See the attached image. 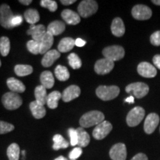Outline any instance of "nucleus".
Segmentation results:
<instances>
[{
	"mask_svg": "<svg viewBox=\"0 0 160 160\" xmlns=\"http://www.w3.org/2000/svg\"><path fill=\"white\" fill-rule=\"evenodd\" d=\"M105 121V115L98 111H89L80 118L79 124L82 128H90L97 125Z\"/></svg>",
	"mask_w": 160,
	"mask_h": 160,
	"instance_id": "nucleus-1",
	"label": "nucleus"
},
{
	"mask_svg": "<svg viewBox=\"0 0 160 160\" xmlns=\"http://www.w3.org/2000/svg\"><path fill=\"white\" fill-rule=\"evenodd\" d=\"M120 89L116 85L99 86L96 90L97 96L103 101H109L118 97L119 94Z\"/></svg>",
	"mask_w": 160,
	"mask_h": 160,
	"instance_id": "nucleus-2",
	"label": "nucleus"
},
{
	"mask_svg": "<svg viewBox=\"0 0 160 160\" xmlns=\"http://www.w3.org/2000/svg\"><path fill=\"white\" fill-rule=\"evenodd\" d=\"M2 104L6 109L13 111L19 108L22 104L21 97L14 92H8L2 97Z\"/></svg>",
	"mask_w": 160,
	"mask_h": 160,
	"instance_id": "nucleus-3",
	"label": "nucleus"
},
{
	"mask_svg": "<svg viewBox=\"0 0 160 160\" xmlns=\"http://www.w3.org/2000/svg\"><path fill=\"white\" fill-rule=\"evenodd\" d=\"M98 10V4L93 0H84L78 6L79 15L83 18H87L94 14Z\"/></svg>",
	"mask_w": 160,
	"mask_h": 160,
	"instance_id": "nucleus-4",
	"label": "nucleus"
},
{
	"mask_svg": "<svg viewBox=\"0 0 160 160\" xmlns=\"http://www.w3.org/2000/svg\"><path fill=\"white\" fill-rule=\"evenodd\" d=\"M145 115V111L144 108L139 106L133 108L131 111L128 113L126 117V122L128 125L130 127H135L142 121Z\"/></svg>",
	"mask_w": 160,
	"mask_h": 160,
	"instance_id": "nucleus-5",
	"label": "nucleus"
},
{
	"mask_svg": "<svg viewBox=\"0 0 160 160\" xmlns=\"http://www.w3.org/2000/svg\"><path fill=\"white\" fill-rule=\"evenodd\" d=\"M102 54L106 59L115 62L122 59L125 56V50L119 45L108 46L103 49Z\"/></svg>",
	"mask_w": 160,
	"mask_h": 160,
	"instance_id": "nucleus-6",
	"label": "nucleus"
},
{
	"mask_svg": "<svg viewBox=\"0 0 160 160\" xmlns=\"http://www.w3.org/2000/svg\"><path fill=\"white\" fill-rule=\"evenodd\" d=\"M125 91L133 94L137 99H141L148 93L149 87L144 82H134L126 86Z\"/></svg>",
	"mask_w": 160,
	"mask_h": 160,
	"instance_id": "nucleus-7",
	"label": "nucleus"
},
{
	"mask_svg": "<svg viewBox=\"0 0 160 160\" xmlns=\"http://www.w3.org/2000/svg\"><path fill=\"white\" fill-rule=\"evenodd\" d=\"M13 15L9 5L3 4L0 6V25L6 29H11V21L13 19Z\"/></svg>",
	"mask_w": 160,
	"mask_h": 160,
	"instance_id": "nucleus-8",
	"label": "nucleus"
},
{
	"mask_svg": "<svg viewBox=\"0 0 160 160\" xmlns=\"http://www.w3.org/2000/svg\"><path fill=\"white\" fill-rule=\"evenodd\" d=\"M113 126L108 121H103L96 126L93 131V137L97 140H102L107 137L111 133Z\"/></svg>",
	"mask_w": 160,
	"mask_h": 160,
	"instance_id": "nucleus-9",
	"label": "nucleus"
},
{
	"mask_svg": "<svg viewBox=\"0 0 160 160\" xmlns=\"http://www.w3.org/2000/svg\"><path fill=\"white\" fill-rule=\"evenodd\" d=\"M131 13L135 19L142 21L149 19L152 16V11L145 5H137L133 8Z\"/></svg>",
	"mask_w": 160,
	"mask_h": 160,
	"instance_id": "nucleus-10",
	"label": "nucleus"
},
{
	"mask_svg": "<svg viewBox=\"0 0 160 160\" xmlns=\"http://www.w3.org/2000/svg\"><path fill=\"white\" fill-rule=\"evenodd\" d=\"M114 68V62L103 58L97 61L94 65V71L97 74L105 75L108 74Z\"/></svg>",
	"mask_w": 160,
	"mask_h": 160,
	"instance_id": "nucleus-11",
	"label": "nucleus"
},
{
	"mask_svg": "<svg viewBox=\"0 0 160 160\" xmlns=\"http://www.w3.org/2000/svg\"><path fill=\"white\" fill-rule=\"evenodd\" d=\"M109 155L112 160H126L127 148L125 144L117 143L113 145L110 150Z\"/></svg>",
	"mask_w": 160,
	"mask_h": 160,
	"instance_id": "nucleus-12",
	"label": "nucleus"
},
{
	"mask_svg": "<svg viewBox=\"0 0 160 160\" xmlns=\"http://www.w3.org/2000/svg\"><path fill=\"white\" fill-rule=\"evenodd\" d=\"M138 73L145 78H153L157 74V68L147 62H142L137 66Z\"/></svg>",
	"mask_w": 160,
	"mask_h": 160,
	"instance_id": "nucleus-13",
	"label": "nucleus"
},
{
	"mask_svg": "<svg viewBox=\"0 0 160 160\" xmlns=\"http://www.w3.org/2000/svg\"><path fill=\"white\" fill-rule=\"evenodd\" d=\"M159 123V117L155 113H151L147 116L144 123V131L147 134L153 133Z\"/></svg>",
	"mask_w": 160,
	"mask_h": 160,
	"instance_id": "nucleus-14",
	"label": "nucleus"
},
{
	"mask_svg": "<svg viewBox=\"0 0 160 160\" xmlns=\"http://www.w3.org/2000/svg\"><path fill=\"white\" fill-rule=\"evenodd\" d=\"M46 33H47V29L43 25H31L30 26L29 30L27 31L28 34L32 36L33 40L39 42L42 39V38L45 37Z\"/></svg>",
	"mask_w": 160,
	"mask_h": 160,
	"instance_id": "nucleus-15",
	"label": "nucleus"
},
{
	"mask_svg": "<svg viewBox=\"0 0 160 160\" xmlns=\"http://www.w3.org/2000/svg\"><path fill=\"white\" fill-rule=\"evenodd\" d=\"M80 93H81V90H80L79 86L74 85H71L63 91L62 99L65 102H71L72 100L79 97Z\"/></svg>",
	"mask_w": 160,
	"mask_h": 160,
	"instance_id": "nucleus-16",
	"label": "nucleus"
},
{
	"mask_svg": "<svg viewBox=\"0 0 160 160\" xmlns=\"http://www.w3.org/2000/svg\"><path fill=\"white\" fill-rule=\"evenodd\" d=\"M62 17L65 22L71 25H76L81 21L80 16L76 12L69 9H65L62 12Z\"/></svg>",
	"mask_w": 160,
	"mask_h": 160,
	"instance_id": "nucleus-17",
	"label": "nucleus"
},
{
	"mask_svg": "<svg viewBox=\"0 0 160 160\" xmlns=\"http://www.w3.org/2000/svg\"><path fill=\"white\" fill-rule=\"evenodd\" d=\"M60 57V53L57 50H50L44 55L42 59V65L45 68H48L54 63L56 60Z\"/></svg>",
	"mask_w": 160,
	"mask_h": 160,
	"instance_id": "nucleus-18",
	"label": "nucleus"
},
{
	"mask_svg": "<svg viewBox=\"0 0 160 160\" xmlns=\"http://www.w3.org/2000/svg\"><path fill=\"white\" fill-rule=\"evenodd\" d=\"M111 32L115 37H120L125 34V28L122 19L119 17L115 18L111 24Z\"/></svg>",
	"mask_w": 160,
	"mask_h": 160,
	"instance_id": "nucleus-19",
	"label": "nucleus"
},
{
	"mask_svg": "<svg viewBox=\"0 0 160 160\" xmlns=\"http://www.w3.org/2000/svg\"><path fill=\"white\" fill-rule=\"evenodd\" d=\"M65 30V24L62 21H57L52 22L51 23L49 24V25L47 28V32L51 33L53 36H57L63 33Z\"/></svg>",
	"mask_w": 160,
	"mask_h": 160,
	"instance_id": "nucleus-20",
	"label": "nucleus"
},
{
	"mask_svg": "<svg viewBox=\"0 0 160 160\" xmlns=\"http://www.w3.org/2000/svg\"><path fill=\"white\" fill-rule=\"evenodd\" d=\"M30 109H31L33 117L36 118V119H42L46 114V110L44 105L38 103L36 100L31 102V104H30Z\"/></svg>",
	"mask_w": 160,
	"mask_h": 160,
	"instance_id": "nucleus-21",
	"label": "nucleus"
},
{
	"mask_svg": "<svg viewBox=\"0 0 160 160\" xmlns=\"http://www.w3.org/2000/svg\"><path fill=\"white\" fill-rule=\"evenodd\" d=\"M53 44V36L51 33H46L45 37L40 41V54H45L50 51Z\"/></svg>",
	"mask_w": 160,
	"mask_h": 160,
	"instance_id": "nucleus-22",
	"label": "nucleus"
},
{
	"mask_svg": "<svg viewBox=\"0 0 160 160\" xmlns=\"http://www.w3.org/2000/svg\"><path fill=\"white\" fill-rule=\"evenodd\" d=\"M7 85L12 92L14 93H23L25 91V86L21 81L15 78L11 77L8 79Z\"/></svg>",
	"mask_w": 160,
	"mask_h": 160,
	"instance_id": "nucleus-23",
	"label": "nucleus"
},
{
	"mask_svg": "<svg viewBox=\"0 0 160 160\" xmlns=\"http://www.w3.org/2000/svg\"><path fill=\"white\" fill-rule=\"evenodd\" d=\"M75 46V40L73 38L65 37L59 42L58 45V51L61 53H66L71 51Z\"/></svg>",
	"mask_w": 160,
	"mask_h": 160,
	"instance_id": "nucleus-24",
	"label": "nucleus"
},
{
	"mask_svg": "<svg viewBox=\"0 0 160 160\" xmlns=\"http://www.w3.org/2000/svg\"><path fill=\"white\" fill-rule=\"evenodd\" d=\"M40 82L42 85L44 86L46 89H50L53 88L54 85V78L51 71H45L42 72L40 76Z\"/></svg>",
	"mask_w": 160,
	"mask_h": 160,
	"instance_id": "nucleus-25",
	"label": "nucleus"
},
{
	"mask_svg": "<svg viewBox=\"0 0 160 160\" xmlns=\"http://www.w3.org/2000/svg\"><path fill=\"white\" fill-rule=\"evenodd\" d=\"M78 134V145L80 148H85L89 145L91 138L88 133L85 131L83 128H78L77 129Z\"/></svg>",
	"mask_w": 160,
	"mask_h": 160,
	"instance_id": "nucleus-26",
	"label": "nucleus"
},
{
	"mask_svg": "<svg viewBox=\"0 0 160 160\" xmlns=\"http://www.w3.org/2000/svg\"><path fill=\"white\" fill-rule=\"evenodd\" d=\"M34 94L36 97V101H37L38 103L41 104V105H45V104L47 103V91H46V88L44 86L42 85L37 86L35 88Z\"/></svg>",
	"mask_w": 160,
	"mask_h": 160,
	"instance_id": "nucleus-27",
	"label": "nucleus"
},
{
	"mask_svg": "<svg viewBox=\"0 0 160 160\" xmlns=\"http://www.w3.org/2000/svg\"><path fill=\"white\" fill-rule=\"evenodd\" d=\"M62 97V94L59 91H53L50 94L48 95L47 105L49 108L55 109L58 107L59 100Z\"/></svg>",
	"mask_w": 160,
	"mask_h": 160,
	"instance_id": "nucleus-28",
	"label": "nucleus"
},
{
	"mask_svg": "<svg viewBox=\"0 0 160 160\" xmlns=\"http://www.w3.org/2000/svg\"><path fill=\"white\" fill-rule=\"evenodd\" d=\"M24 17L28 23L31 25H35L37 22L39 21L40 16L37 10L33 8H30L27 10L24 13Z\"/></svg>",
	"mask_w": 160,
	"mask_h": 160,
	"instance_id": "nucleus-29",
	"label": "nucleus"
},
{
	"mask_svg": "<svg viewBox=\"0 0 160 160\" xmlns=\"http://www.w3.org/2000/svg\"><path fill=\"white\" fill-rule=\"evenodd\" d=\"M53 149L55 150V151H58V150L62 148H67L69 146L68 142L60 134H56L53 136Z\"/></svg>",
	"mask_w": 160,
	"mask_h": 160,
	"instance_id": "nucleus-30",
	"label": "nucleus"
},
{
	"mask_svg": "<svg viewBox=\"0 0 160 160\" xmlns=\"http://www.w3.org/2000/svg\"><path fill=\"white\" fill-rule=\"evenodd\" d=\"M55 76L59 81H66L70 78V73L67 68L59 65L55 69Z\"/></svg>",
	"mask_w": 160,
	"mask_h": 160,
	"instance_id": "nucleus-31",
	"label": "nucleus"
},
{
	"mask_svg": "<svg viewBox=\"0 0 160 160\" xmlns=\"http://www.w3.org/2000/svg\"><path fill=\"white\" fill-rule=\"evenodd\" d=\"M7 155L9 160H19L20 155L19 146L17 143L10 145L7 150Z\"/></svg>",
	"mask_w": 160,
	"mask_h": 160,
	"instance_id": "nucleus-32",
	"label": "nucleus"
},
{
	"mask_svg": "<svg viewBox=\"0 0 160 160\" xmlns=\"http://www.w3.org/2000/svg\"><path fill=\"white\" fill-rule=\"evenodd\" d=\"M14 71L19 77H25L31 74L33 68L29 65H17L14 68Z\"/></svg>",
	"mask_w": 160,
	"mask_h": 160,
	"instance_id": "nucleus-33",
	"label": "nucleus"
},
{
	"mask_svg": "<svg viewBox=\"0 0 160 160\" xmlns=\"http://www.w3.org/2000/svg\"><path fill=\"white\" fill-rule=\"evenodd\" d=\"M11 49L10 40L7 37L0 38V53L3 57H7Z\"/></svg>",
	"mask_w": 160,
	"mask_h": 160,
	"instance_id": "nucleus-34",
	"label": "nucleus"
},
{
	"mask_svg": "<svg viewBox=\"0 0 160 160\" xmlns=\"http://www.w3.org/2000/svg\"><path fill=\"white\" fill-rule=\"evenodd\" d=\"M68 63L73 69H79L82 67V61L78 55L75 53H70L68 57Z\"/></svg>",
	"mask_w": 160,
	"mask_h": 160,
	"instance_id": "nucleus-35",
	"label": "nucleus"
},
{
	"mask_svg": "<svg viewBox=\"0 0 160 160\" xmlns=\"http://www.w3.org/2000/svg\"><path fill=\"white\" fill-rule=\"evenodd\" d=\"M28 50L33 54H39L40 53V42H39L34 41V40H30L27 43Z\"/></svg>",
	"mask_w": 160,
	"mask_h": 160,
	"instance_id": "nucleus-36",
	"label": "nucleus"
},
{
	"mask_svg": "<svg viewBox=\"0 0 160 160\" xmlns=\"http://www.w3.org/2000/svg\"><path fill=\"white\" fill-rule=\"evenodd\" d=\"M40 5H41L42 7L48 8L51 12L56 11L58 8L57 2L53 1V0H42V1L40 2Z\"/></svg>",
	"mask_w": 160,
	"mask_h": 160,
	"instance_id": "nucleus-37",
	"label": "nucleus"
},
{
	"mask_svg": "<svg viewBox=\"0 0 160 160\" xmlns=\"http://www.w3.org/2000/svg\"><path fill=\"white\" fill-rule=\"evenodd\" d=\"M14 130V126L6 122L0 121V134H5Z\"/></svg>",
	"mask_w": 160,
	"mask_h": 160,
	"instance_id": "nucleus-38",
	"label": "nucleus"
},
{
	"mask_svg": "<svg viewBox=\"0 0 160 160\" xmlns=\"http://www.w3.org/2000/svg\"><path fill=\"white\" fill-rule=\"evenodd\" d=\"M68 133L70 136V143L71 146H76L78 145V134L77 129L70 128L68 130Z\"/></svg>",
	"mask_w": 160,
	"mask_h": 160,
	"instance_id": "nucleus-39",
	"label": "nucleus"
},
{
	"mask_svg": "<svg viewBox=\"0 0 160 160\" xmlns=\"http://www.w3.org/2000/svg\"><path fill=\"white\" fill-rule=\"evenodd\" d=\"M82 153V148L76 147L69 153V159L70 160H77Z\"/></svg>",
	"mask_w": 160,
	"mask_h": 160,
	"instance_id": "nucleus-40",
	"label": "nucleus"
},
{
	"mask_svg": "<svg viewBox=\"0 0 160 160\" xmlns=\"http://www.w3.org/2000/svg\"><path fill=\"white\" fill-rule=\"evenodd\" d=\"M151 43L153 45L159 46L160 45V31H156L153 33H152L150 38Z\"/></svg>",
	"mask_w": 160,
	"mask_h": 160,
	"instance_id": "nucleus-41",
	"label": "nucleus"
},
{
	"mask_svg": "<svg viewBox=\"0 0 160 160\" xmlns=\"http://www.w3.org/2000/svg\"><path fill=\"white\" fill-rule=\"evenodd\" d=\"M22 21H23V18L22 16L20 15L14 16L11 21V26L13 28L16 27V26H19L22 23Z\"/></svg>",
	"mask_w": 160,
	"mask_h": 160,
	"instance_id": "nucleus-42",
	"label": "nucleus"
},
{
	"mask_svg": "<svg viewBox=\"0 0 160 160\" xmlns=\"http://www.w3.org/2000/svg\"><path fill=\"white\" fill-rule=\"evenodd\" d=\"M131 160H148V157L145 153H139L135 155L134 157L132 158Z\"/></svg>",
	"mask_w": 160,
	"mask_h": 160,
	"instance_id": "nucleus-43",
	"label": "nucleus"
},
{
	"mask_svg": "<svg viewBox=\"0 0 160 160\" xmlns=\"http://www.w3.org/2000/svg\"><path fill=\"white\" fill-rule=\"evenodd\" d=\"M153 65L157 68L160 70V55H155L153 58Z\"/></svg>",
	"mask_w": 160,
	"mask_h": 160,
	"instance_id": "nucleus-44",
	"label": "nucleus"
},
{
	"mask_svg": "<svg viewBox=\"0 0 160 160\" xmlns=\"http://www.w3.org/2000/svg\"><path fill=\"white\" fill-rule=\"evenodd\" d=\"M85 44L86 42L82 39H81V38H77L75 40V45L77 46V47H83V46H85Z\"/></svg>",
	"mask_w": 160,
	"mask_h": 160,
	"instance_id": "nucleus-45",
	"label": "nucleus"
},
{
	"mask_svg": "<svg viewBox=\"0 0 160 160\" xmlns=\"http://www.w3.org/2000/svg\"><path fill=\"white\" fill-rule=\"evenodd\" d=\"M60 2L63 5H69L76 2V0H61Z\"/></svg>",
	"mask_w": 160,
	"mask_h": 160,
	"instance_id": "nucleus-46",
	"label": "nucleus"
},
{
	"mask_svg": "<svg viewBox=\"0 0 160 160\" xmlns=\"http://www.w3.org/2000/svg\"><path fill=\"white\" fill-rule=\"evenodd\" d=\"M125 102H128V103H133L134 102V98H133V96H131V97L126 98Z\"/></svg>",
	"mask_w": 160,
	"mask_h": 160,
	"instance_id": "nucleus-47",
	"label": "nucleus"
},
{
	"mask_svg": "<svg viewBox=\"0 0 160 160\" xmlns=\"http://www.w3.org/2000/svg\"><path fill=\"white\" fill-rule=\"evenodd\" d=\"M19 2L22 5H29L30 4L32 3V0H20Z\"/></svg>",
	"mask_w": 160,
	"mask_h": 160,
	"instance_id": "nucleus-48",
	"label": "nucleus"
},
{
	"mask_svg": "<svg viewBox=\"0 0 160 160\" xmlns=\"http://www.w3.org/2000/svg\"><path fill=\"white\" fill-rule=\"evenodd\" d=\"M151 2L156 5H160V0H152Z\"/></svg>",
	"mask_w": 160,
	"mask_h": 160,
	"instance_id": "nucleus-49",
	"label": "nucleus"
},
{
	"mask_svg": "<svg viewBox=\"0 0 160 160\" xmlns=\"http://www.w3.org/2000/svg\"><path fill=\"white\" fill-rule=\"evenodd\" d=\"M54 160H68V159H66L65 157H63V156H60V157L56 158Z\"/></svg>",
	"mask_w": 160,
	"mask_h": 160,
	"instance_id": "nucleus-50",
	"label": "nucleus"
},
{
	"mask_svg": "<svg viewBox=\"0 0 160 160\" xmlns=\"http://www.w3.org/2000/svg\"><path fill=\"white\" fill-rule=\"evenodd\" d=\"M1 65H2V63H1V60H0V67H1Z\"/></svg>",
	"mask_w": 160,
	"mask_h": 160,
	"instance_id": "nucleus-51",
	"label": "nucleus"
}]
</instances>
